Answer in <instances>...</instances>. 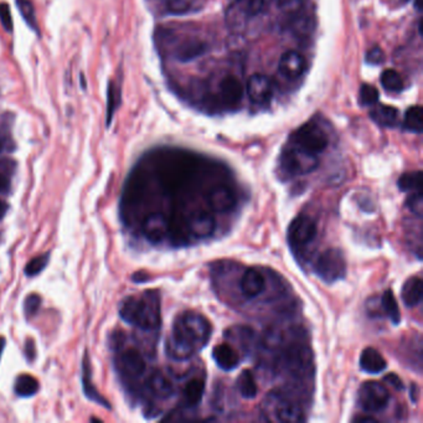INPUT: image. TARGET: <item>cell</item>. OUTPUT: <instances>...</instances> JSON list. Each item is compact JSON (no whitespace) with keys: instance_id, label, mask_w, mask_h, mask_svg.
Returning <instances> with one entry per match:
<instances>
[{"instance_id":"obj_35","label":"cell","mask_w":423,"mask_h":423,"mask_svg":"<svg viewBox=\"0 0 423 423\" xmlns=\"http://www.w3.org/2000/svg\"><path fill=\"white\" fill-rule=\"evenodd\" d=\"M42 303V298L37 294H30L24 302V313L26 317H33L37 312Z\"/></svg>"},{"instance_id":"obj_30","label":"cell","mask_w":423,"mask_h":423,"mask_svg":"<svg viewBox=\"0 0 423 423\" xmlns=\"http://www.w3.org/2000/svg\"><path fill=\"white\" fill-rule=\"evenodd\" d=\"M397 185L401 191H405V193L421 191V171L402 174L397 182Z\"/></svg>"},{"instance_id":"obj_16","label":"cell","mask_w":423,"mask_h":423,"mask_svg":"<svg viewBox=\"0 0 423 423\" xmlns=\"http://www.w3.org/2000/svg\"><path fill=\"white\" fill-rule=\"evenodd\" d=\"M306 69V60L300 53L288 50L283 53L279 60V71L283 76L295 80L303 75Z\"/></svg>"},{"instance_id":"obj_47","label":"cell","mask_w":423,"mask_h":423,"mask_svg":"<svg viewBox=\"0 0 423 423\" xmlns=\"http://www.w3.org/2000/svg\"><path fill=\"white\" fill-rule=\"evenodd\" d=\"M6 338L0 336V359H1V355H3V352H4V349H6Z\"/></svg>"},{"instance_id":"obj_19","label":"cell","mask_w":423,"mask_h":423,"mask_svg":"<svg viewBox=\"0 0 423 423\" xmlns=\"http://www.w3.org/2000/svg\"><path fill=\"white\" fill-rule=\"evenodd\" d=\"M146 386L150 394L158 399H168L174 394L173 383L160 371H154L146 381Z\"/></svg>"},{"instance_id":"obj_49","label":"cell","mask_w":423,"mask_h":423,"mask_svg":"<svg viewBox=\"0 0 423 423\" xmlns=\"http://www.w3.org/2000/svg\"><path fill=\"white\" fill-rule=\"evenodd\" d=\"M1 149H3V143L0 141V152H1Z\"/></svg>"},{"instance_id":"obj_32","label":"cell","mask_w":423,"mask_h":423,"mask_svg":"<svg viewBox=\"0 0 423 423\" xmlns=\"http://www.w3.org/2000/svg\"><path fill=\"white\" fill-rule=\"evenodd\" d=\"M17 6H18L19 10H20V14L25 19V21L29 24L33 29L37 30L35 9L33 6V3L30 0H17Z\"/></svg>"},{"instance_id":"obj_42","label":"cell","mask_w":423,"mask_h":423,"mask_svg":"<svg viewBox=\"0 0 423 423\" xmlns=\"http://www.w3.org/2000/svg\"><path fill=\"white\" fill-rule=\"evenodd\" d=\"M25 354H26V358H28L29 361H33L35 359L36 350L34 341L28 340L26 345H25Z\"/></svg>"},{"instance_id":"obj_4","label":"cell","mask_w":423,"mask_h":423,"mask_svg":"<svg viewBox=\"0 0 423 423\" xmlns=\"http://www.w3.org/2000/svg\"><path fill=\"white\" fill-rule=\"evenodd\" d=\"M117 350L121 352L117 354V358L114 360L116 369L119 377H122L123 383L128 385L130 390H133L147 371L146 360L143 358L141 352L137 350L135 347L123 349L121 345L117 347Z\"/></svg>"},{"instance_id":"obj_27","label":"cell","mask_w":423,"mask_h":423,"mask_svg":"<svg viewBox=\"0 0 423 423\" xmlns=\"http://www.w3.org/2000/svg\"><path fill=\"white\" fill-rule=\"evenodd\" d=\"M381 308L385 316L395 324H400L401 322V314L400 308L397 304V300L395 298L394 293L388 289L385 293L382 294L381 297Z\"/></svg>"},{"instance_id":"obj_9","label":"cell","mask_w":423,"mask_h":423,"mask_svg":"<svg viewBox=\"0 0 423 423\" xmlns=\"http://www.w3.org/2000/svg\"><path fill=\"white\" fill-rule=\"evenodd\" d=\"M390 401L388 388L377 381L363 383L358 392V404L365 412L377 413L385 410Z\"/></svg>"},{"instance_id":"obj_24","label":"cell","mask_w":423,"mask_h":423,"mask_svg":"<svg viewBox=\"0 0 423 423\" xmlns=\"http://www.w3.org/2000/svg\"><path fill=\"white\" fill-rule=\"evenodd\" d=\"M237 388L242 397L246 400H252L259 392L257 383L254 380L252 372L250 370L242 371L240 377H237Z\"/></svg>"},{"instance_id":"obj_3","label":"cell","mask_w":423,"mask_h":423,"mask_svg":"<svg viewBox=\"0 0 423 423\" xmlns=\"http://www.w3.org/2000/svg\"><path fill=\"white\" fill-rule=\"evenodd\" d=\"M289 143L313 157H319L329 146V137L323 127L311 121L294 132Z\"/></svg>"},{"instance_id":"obj_2","label":"cell","mask_w":423,"mask_h":423,"mask_svg":"<svg viewBox=\"0 0 423 423\" xmlns=\"http://www.w3.org/2000/svg\"><path fill=\"white\" fill-rule=\"evenodd\" d=\"M119 317L126 323L144 331L158 330L162 323L158 291H146L124 298L119 304Z\"/></svg>"},{"instance_id":"obj_31","label":"cell","mask_w":423,"mask_h":423,"mask_svg":"<svg viewBox=\"0 0 423 423\" xmlns=\"http://www.w3.org/2000/svg\"><path fill=\"white\" fill-rule=\"evenodd\" d=\"M359 101H360V103L363 106H375L377 102H379V92H377V89L374 86L364 83L360 87Z\"/></svg>"},{"instance_id":"obj_45","label":"cell","mask_w":423,"mask_h":423,"mask_svg":"<svg viewBox=\"0 0 423 423\" xmlns=\"http://www.w3.org/2000/svg\"><path fill=\"white\" fill-rule=\"evenodd\" d=\"M410 392H411V400L413 401V402H417L418 392H420V390H418L417 385H416V383L411 385V390H410Z\"/></svg>"},{"instance_id":"obj_44","label":"cell","mask_w":423,"mask_h":423,"mask_svg":"<svg viewBox=\"0 0 423 423\" xmlns=\"http://www.w3.org/2000/svg\"><path fill=\"white\" fill-rule=\"evenodd\" d=\"M354 422H377V418L374 417V416H370V415H368V416H364V415H361V416H356V417L353 418Z\"/></svg>"},{"instance_id":"obj_28","label":"cell","mask_w":423,"mask_h":423,"mask_svg":"<svg viewBox=\"0 0 423 423\" xmlns=\"http://www.w3.org/2000/svg\"><path fill=\"white\" fill-rule=\"evenodd\" d=\"M405 130L413 133H422L423 130V111L421 106L410 107L406 111L405 121H404Z\"/></svg>"},{"instance_id":"obj_38","label":"cell","mask_w":423,"mask_h":423,"mask_svg":"<svg viewBox=\"0 0 423 423\" xmlns=\"http://www.w3.org/2000/svg\"><path fill=\"white\" fill-rule=\"evenodd\" d=\"M0 23L3 24V26L6 28V31H12V14H10L9 6H8V4H4V3L0 4Z\"/></svg>"},{"instance_id":"obj_5","label":"cell","mask_w":423,"mask_h":423,"mask_svg":"<svg viewBox=\"0 0 423 423\" xmlns=\"http://www.w3.org/2000/svg\"><path fill=\"white\" fill-rule=\"evenodd\" d=\"M319 164V158L313 157L311 154L300 150L297 147L288 143V146L283 149L281 155V169L286 175V179L297 175H303L314 171Z\"/></svg>"},{"instance_id":"obj_22","label":"cell","mask_w":423,"mask_h":423,"mask_svg":"<svg viewBox=\"0 0 423 423\" xmlns=\"http://www.w3.org/2000/svg\"><path fill=\"white\" fill-rule=\"evenodd\" d=\"M205 391V380L202 377H191L187 381L182 391L184 401L188 407L199 405Z\"/></svg>"},{"instance_id":"obj_12","label":"cell","mask_w":423,"mask_h":423,"mask_svg":"<svg viewBox=\"0 0 423 423\" xmlns=\"http://www.w3.org/2000/svg\"><path fill=\"white\" fill-rule=\"evenodd\" d=\"M206 202L214 212H230L235 207V191L229 185H214L206 195Z\"/></svg>"},{"instance_id":"obj_18","label":"cell","mask_w":423,"mask_h":423,"mask_svg":"<svg viewBox=\"0 0 423 423\" xmlns=\"http://www.w3.org/2000/svg\"><path fill=\"white\" fill-rule=\"evenodd\" d=\"M212 358L218 368L225 371L235 370L240 365V355L230 344H218L212 352Z\"/></svg>"},{"instance_id":"obj_36","label":"cell","mask_w":423,"mask_h":423,"mask_svg":"<svg viewBox=\"0 0 423 423\" xmlns=\"http://www.w3.org/2000/svg\"><path fill=\"white\" fill-rule=\"evenodd\" d=\"M406 205L411 210L413 214H416L418 218L422 216V195L421 191H415V194H411L408 196V199L406 201Z\"/></svg>"},{"instance_id":"obj_11","label":"cell","mask_w":423,"mask_h":423,"mask_svg":"<svg viewBox=\"0 0 423 423\" xmlns=\"http://www.w3.org/2000/svg\"><path fill=\"white\" fill-rule=\"evenodd\" d=\"M216 227L215 218L210 212L205 209H196L189 214L187 230L189 240H205L214 234Z\"/></svg>"},{"instance_id":"obj_6","label":"cell","mask_w":423,"mask_h":423,"mask_svg":"<svg viewBox=\"0 0 423 423\" xmlns=\"http://www.w3.org/2000/svg\"><path fill=\"white\" fill-rule=\"evenodd\" d=\"M314 272L325 283H334L343 279L347 273V264L339 248H328L318 257Z\"/></svg>"},{"instance_id":"obj_46","label":"cell","mask_w":423,"mask_h":423,"mask_svg":"<svg viewBox=\"0 0 423 423\" xmlns=\"http://www.w3.org/2000/svg\"><path fill=\"white\" fill-rule=\"evenodd\" d=\"M6 212H8V204L3 200H0V220L4 218Z\"/></svg>"},{"instance_id":"obj_40","label":"cell","mask_w":423,"mask_h":423,"mask_svg":"<svg viewBox=\"0 0 423 423\" xmlns=\"http://www.w3.org/2000/svg\"><path fill=\"white\" fill-rule=\"evenodd\" d=\"M383 59H385V55L379 46L372 47L366 53V62L371 65H379V64H381Z\"/></svg>"},{"instance_id":"obj_1","label":"cell","mask_w":423,"mask_h":423,"mask_svg":"<svg viewBox=\"0 0 423 423\" xmlns=\"http://www.w3.org/2000/svg\"><path fill=\"white\" fill-rule=\"evenodd\" d=\"M212 324L201 314L182 313L173 324L166 353L174 360H187L202 350L212 338Z\"/></svg>"},{"instance_id":"obj_23","label":"cell","mask_w":423,"mask_h":423,"mask_svg":"<svg viewBox=\"0 0 423 423\" xmlns=\"http://www.w3.org/2000/svg\"><path fill=\"white\" fill-rule=\"evenodd\" d=\"M370 117L375 123L382 127H395L399 121V111L395 107L386 105H375L374 110L370 112Z\"/></svg>"},{"instance_id":"obj_15","label":"cell","mask_w":423,"mask_h":423,"mask_svg":"<svg viewBox=\"0 0 423 423\" xmlns=\"http://www.w3.org/2000/svg\"><path fill=\"white\" fill-rule=\"evenodd\" d=\"M241 292L248 300L259 297L266 288L265 277L256 268H248L242 275L240 282Z\"/></svg>"},{"instance_id":"obj_20","label":"cell","mask_w":423,"mask_h":423,"mask_svg":"<svg viewBox=\"0 0 423 423\" xmlns=\"http://www.w3.org/2000/svg\"><path fill=\"white\" fill-rule=\"evenodd\" d=\"M386 360L374 347H366L360 355V368L368 372L377 375L386 369Z\"/></svg>"},{"instance_id":"obj_17","label":"cell","mask_w":423,"mask_h":423,"mask_svg":"<svg viewBox=\"0 0 423 423\" xmlns=\"http://www.w3.org/2000/svg\"><path fill=\"white\" fill-rule=\"evenodd\" d=\"M83 392L86 395V397L89 400L94 401L98 405L103 406L105 408H111L110 402L102 397V395L97 391V388H94V382H92V371H91V363H89V355L85 354L83 360Z\"/></svg>"},{"instance_id":"obj_37","label":"cell","mask_w":423,"mask_h":423,"mask_svg":"<svg viewBox=\"0 0 423 423\" xmlns=\"http://www.w3.org/2000/svg\"><path fill=\"white\" fill-rule=\"evenodd\" d=\"M166 10L171 12H184L190 9V0H164Z\"/></svg>"},{"instance_id":"obj_26","label":"cell","mask_w":423,"mask_h":423,"mask_svg":"<svg viewBox=\"0 0 423 423\" xmlns=\"http://www.w3.org/2000/svg\"><path fill=\"white\" fill-rule=\"evenodd\" d=\"M206 45L201 42H188L187 44H182V46H179L175 51V58L179 61H190V60L196 59L205 53Z\"/></svg>"},{"instance_id":"obj_13","label":"cell","mask_w":423,"mask_h":423,"mask_svg":"<svg viewBox=\"0 0 423 423\" xmlns=\"http://www.w3.org/2000/svg\"><path fill=\"white\" fill-rule=\"evenodd\" d=\"M246 92L248 98L252 101L253 103L264 105L273 96V83L270 77L265 75H252L247 81Z\"/></svg>"},{"instance_id":"obj_8","label":"cell","mask_w":423,"mask_h":423,"mask_svg":"<svg viewBox=\"0 0 423 423\" xmlns=\"http://www.w3.org/2000/svg\"><path fill=\"white\" fill-rule=\"evenodd\" d=\"M287 235L289 246L294 254L300 256L314 241L317 236V223L308 215H300L289 225Z\"/></svg>"},{"instance_id":"obj_33","label":"cell","mask_w":423,"mask_h":423,"mask_svg":"<svg viewBox=\"0 0 423 423\" xmlns=\"http://www.w3.org/2000/svg\"><path fill=\"white\" fill-rule=\"evenodd\" d=\"M50 259V254H42L35 259H31L29 264L25 267V275L28 277H35L46 268L47 264Z\"/></svg>"},{"instance_id":"obj_34","label":"cell","mask_w":423,"mask_h":423,"mask_svg":"<svg viewBox=\"0 0 423 423\" xmlns=\"http://www.w3.org/2000/svg\"><path fill=\"white\" fill-rule=\"evenodd\" d=\"M118 105H119V94H118V89H116V86L111 83L110 85V89H108V111H107V123L110 124L111 122L112 117H113V113L116 111Z\"/></svg>"},{"instance_id":"obj_48","label":"cell","mask_w":423,"mask_h":423,"mask_svg":"<svg viewBox=\"0 0 423 423\" xmlns=\"http://www.w3.org/2000/svg\"><path fill=\"white\" fill-rule=\"evenodd\" d=\"M415 6H416V8H417L418 10H421V0H416Z\"/></svg>"},{"instance_id":"obj_43","label":"cell","mask_w":423,"mask_h":423,"mask_svg":"<svg viewBox=\"0 0 423 423\" xmlns=\"http://www.w3.org/2000/svg\"><path fill=\"white\" fill-rule=\"evenodd\" d=\"M9 187H10V180H9V178L6 177V174H3V173L0 171V194L8 191V190H9Z\"/></svg>"},{"instance_id":"obj_25","label":"cell","mask_w":423,"mask_h":423,"mask_svg":"<svg viewBox=\"0 0 423 423\" xmlns=\"http://www.w3.org/2000/svg\"><path fill=\"white\" fill-rule=\"evenodd\" d=\"M39 388H40L39 381L36 380L35 377L28 375V374H23L17 379L15 385H14V391L20 397H31L39 391Z\"/></svg>"},{"instance_id":"obj_29","label":"cell","mask_w":423,"mask_h":423,"mask_svg":"<svg viewBox=\"0 0 423 423\" xmlns=\"http://www.w3.org/2000/svg\"><path fill=\"white\" fill-rule=\"evenodd\" d=\"M381 85L383 89L388 92H401L404 89V80L397 71L388 70L383 71L381 75Z\"/></svg>"},{"instance_id":"obj_7","label":"cell","mask_w":423,"mask_h":423,"mask_svg":"<svg viewBox=\"0 0 423 423\" xmlns=\"http://www.w3.org/2000/svg\"><path fill=\"white\" fill-rule=\"evenodd\" d=\"M264 6L265 0H234L225 14L227 28L234 33L242 31L251 19L259 15Z\"/></svg>"},{"instance_id":"obj_41","label":"cell","mask_w":423,"mask_h":423,"mask_svg":"<svg viewBox=\"0 0 423 423\" xmlns=\"http://www.w3.org/2000/svg\"><path fill=\"white\" fill-rule=\"evenodd\" d=\"M385 381L388 382V385H391L392 388L399 390V391L404 390V383L396 374H388V377H385Z\"/></svg>"},{"instance_id":"obj_39","label":"cell","mask_w":423,"mask_h":423,"mask_svg":"<svg viewBox=\"0 0 423 423\" xmlns=\"http://www.w3.org/2000/svg\"><path fill=\"white\" fill-rule=\"evenodd\" d=\"M303 3L304 0H278V6L283 12H294L300 10Z\"/></svg>"},{"instance_id":"obj_21","label":"cell","mask_w":423,"mask_h":423,"mask_svg":"<svg viewBox=\"0 0 423 423\" xmlns=\"http://www.w3.org/2000/svg\"><path fill=\"white\" fill-rule=\"evenodd\" d=\"M401 297L406 307H417L422 302V279L420 277H411L406 281Z\"/></svg>"},{"instance_id":"obj_14","label":"cell","mask_w":423,"mask_h":423,"mask_svg":"<svg viewBox=\"0 0 423 423\" xmlns=\"http://www.w3.org/2000/svg\"><path fill=\"white\" fill-rule=\"evenodd\" d=\"M243 85L237 77L227 75L218 85V98L223 106L235 108L243 97Z\"/></svg>"},{"instance_id":"obj_10","label":"cell","mask_w":423,"mask_h":423,"mask_svg":"<svg viewBox=\"0 0 423 423\" xmlns=\"http://www.w3.org/2000/svg\"><path fill=\"white\" fill-rule=\"evenodd\" d=\"M266 405L272 410V417H270L268 421L300 422L306 418L302 407L293 401L286 399L282 395H270L266 401Z\"/></svg>"}]
</instances>
